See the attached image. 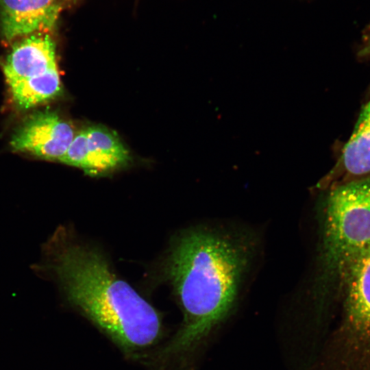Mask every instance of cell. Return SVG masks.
Segmentation results:
<instances>
[{
  "label": "cell",
  "instance_id": "obj_1",
  "mask_svg": "<svg viewBox=\"0 0 370 370\" xmlns=\"http://www.w3.org/2000/svg\"><path fill=\"white\" fill-rule=\"evenodd\" d=\"M246 238L223 231L193 230L172 251L169 273L184 321L164 354L181 356L197 345L230 312L251 257Z\"/></svg>",
  "mask_w": 370,
  "mask_h": 370
},
{
  "label": "cell",
  "instance_id": "obj_2",
  "mask_svg": "<svg viewBox=\"0 0 370 370\" xmlns=\"http://www.w3.org/2000/svg\"><path fill=\"white\" fill-rule=\"evenodd\" d=\"M45 266L69 301L126 353L153 345L162 324L156 310L119 278L97 251L56 232L45 245Z\"/></svg>",
  "mask_w": 370,
  "mask_h": 370
},
{
  "label": "cell",
  "instance_id": "obj_3",
  "mask_svg": "<svg viewBox=\"0 0 370 370\" xmlns=\"http://www.w3.org/2000/svg\"><path fill=\"white\" fill-rule=\"evenodd\" d=\"M370 247V175L333 189L327 199L322 262L330 275L347 272Z\"/></svg>",
  "mask_w": 370,
  "mask_h": 370
},
{
  "label": "cell",
  "instance_id": "obj_4",
  "mask_svg": "<svg viewBox=\"0 0 370 370\" xmlns=\"http://www.w3.org/2000/svg\"><path fill=\"white\" fill-rule=\"evenodd\" d=\"M129 160V152L116 134L104 127L92 125L75 134L60 162L88 175H99L125 166Z\"/></svg>",
  "mask_w": 370,
  "mask_h": 370
},
{
  "label": "cell",
  "instance_id": "obj_5",
  "mask_svg": "<svg viewBox=\"0 0 370 370\" xmlns=\"http://www.w3.org/2000/svg\"><path fill=\"white\" fill-rule=\"evenodd\" d=\"M74 136L71 125L58 114L39 112L28 117L18 129L12 138L11 145L15 151L60 161Z\"/></svg>",
  "mask_w": 370,
  "mask_h": 370
},
{
  "label": "cell",
  "instance_id": "obj_6",
  "mask_svg": "<svg viewBox=\"0 0 370 370\" xmlns=\"http://www.w3.org/2000/svg\"><path fill=\"white\" fill-rule=\"evenodd\" d=\"M61 6L58 0H0V28L7 41L53 30Z\"/></svg>",
  "mask_w": 370,
  "mask_h": 370
},
{
  "label": "cell",
  "instance_id": "obj_7",
  "mask_svg": "<svg viewBox=\"0 0 370 370\" xmlns=\"http://www.w3.org/2000/svg\"><path fill=\"white\" fill-rule=\"evenodd\" d=\"M55 67V43L48 34L39 32L14 44L3 71L6 82H9L40 75Z\"/></svg>",
  "mask_w": 370,
  "mask_h": 370
},
{
  "label": "cell",
  "instance_id": "obj_8",
  "mask_svg": "<svg viewBox=\"0 0 370 370\" xmlns=\"http://www.w3.org/2000/svg\"><path fill=\"white\" fill-rule=\"evenodd\" d=\"M347 282V314L351 336L356 343L370 345V247L349 267Z\"/></svg>",
  "mask_w": 370,
  "mask_h": 370
},
{
  "label": "cell",
  "instance_id": "obj_9",
  "mask_svg": "<svg viewBox=\"0 0 370 370\" xmlns=\"http://www.w3.org/2000/svg\"><path fill=\"white\" fill-rule=\"evenodd\" d=\"M349 175H370V100L362 108L338 162Z\"/></svg>",
  "mask_w": 370,
  "mask_h": 370
},
{
  "label": "cell",
  "instance_id": "obj_10",
  "mask_svg": "<svg viewBox=\"0 0 370 370\" xmlns=\"http://www.w3.org/2000/svg\"><path fill=\"white\" fill-rule=\"evenodd\" d=\"M16 106L29 109L49 101L61 90L58 67L34 77L7 82Z\"/></svg>",
  "mask_w": 370,
  "mask_h": 370
}]
</instances>
